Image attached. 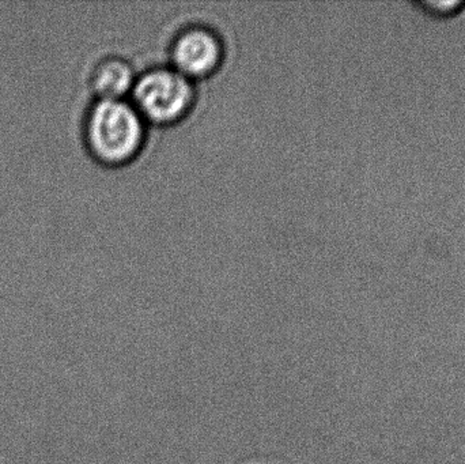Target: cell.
I'll list each match as a JSON object with an SVG mask.
<instances>
[{
    "label": "cell",
    "mask_w": 465,
    "mask_h": 464,
    "mask_svg": "<svg viewBox=\"0 0 465 464\" xmlns=\"http://www.w3.org/2000/svg\"><path fill=\"white\" fill-rule=\"evenodd\" d=\"M87 150L106 163L130 160L144 139V117L124 98H97L84 120Z\"/></svg>",
    "instance_id": "1"
},
{
    "label": "cell",
    "mask_w": 465,
    "mask_h": 464,
    "mask_svg": "<svg viewBox=\"0 0 465 464\" xmlns=\"http://www.w3.org/2000/svg\"><path fill=\"white\" fill-rule=\"evenodd\" d=\"M133 93L134 104L144 119L163 123L182 117L195 95L190 76L171 65L144 71L134 82Z\"/></svg>",
    "instance_id": "2"
},
{
    "label": "cell",
    "mask_w": 465,
    "mask_h": 464,
    "mask_svg": "<svg viewBox=\"0 0 465 464\" xmlns=\"http://www.w3.org/2000/svg\"><path fill=\"white\" fill-rule=\"evenodd\" d=\"M174 68L187 76L212 73L223 54L220 35L206 25H191L177 33L172 43Z\"/></svg>",
    "instance_id": "3"
},
{
    "label": "cell",
    "mask_w": 465,
    "mask_h": 464,
    "mask_svg": "<svg viewBox=\"0 0 465 464\" xmlns=\"http://www.w3.org/2000/svg\"><path fill=\"white\" fill-rule=\"evenodd\" d=\"M133 65L116 54L101 59L90 74V86L98 98H120L135 82Z\"/></svg>",
    "instance_id": "4"
},
{
    "label": "cell",
    "mask_w": 465,
    "mask_h": 464,
    "mask_svg": "<svg viewBox=\"0 0 465 464\" xmlns=\"http://www.w3.org/2000/svg\"><path fill=\"white\" fill-rule=\"evenodd\" d=\"M415 5L434 18H455L465 11V0H418Z\"/></svg>",
    "instance_id": "5"
}]
</instances>
